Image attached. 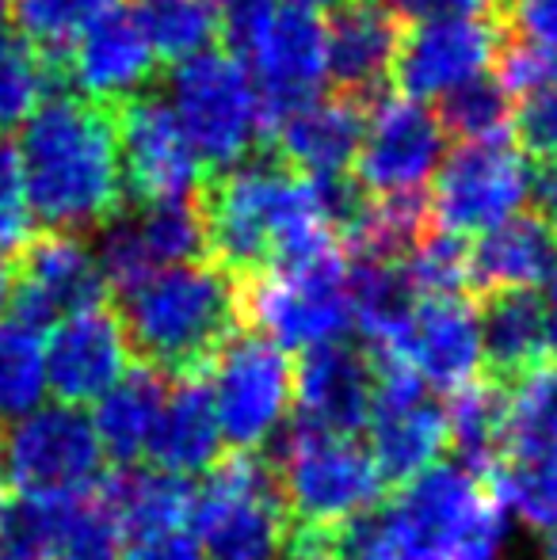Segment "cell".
Wrapping results in <instances>:
<instances>
[{
	"mask_svg": "<svg viewBox=\"0 0 557 560\" xmlns=\"http://www.w3.org/2000/svg\"><path fill=\"white\" fill-rule=\"evenodd\" d=\"M202 225L214 264L241 282L264 271H298L336 256L340 236L321 207L317 179L282 161H245L202 191Z\"/></svg>",
	"mask_w": 557,
	"mask_h": 560,
	"instance_id": "cell-1",
	"label": "cell"
},
{
	"mask_svg": "<svg viewBox=\"0 0 557 560\" xmlns=\"http://www.w3.org/2000/svg\"><path fill=\"white\" fill-rule=\"evenodd\" d=\"M20 161L35 218L54 233L81 236L123 207V156L112 107L81 96H46L23 122Z\"/></svg>",
	"mask_w": 557,
	"mask_h": 560,
	"instance_id": "cell-2",
	"label": "cell"
},
{
	"mask_svg": "<svg viewBox=\"0 0 557 560\" xmlns=\"http://www.w3.org/2000/svg\"><path fill=\"white\" fill-rule=\"evenodd\" d=\"M119 298L130 354L172 382L207 377L245 332V282L210 259L169 267Z\"/></svg>",
	"mask_w": 557,
	"mask_h": 560,
	"instance_id": "cell-3",
	"label": "cell"
},
{
	"mask_svg": "<svg viewBox=\"0 0 557 560\" xmlns=\"http://www.w3.org/2000/svg\"><path fill=\"white\" fill-rule=\"evenodd\" d=\"M379 511L413 560H504L508 515L459 462L417 472Z\"/></svg>",
	"mask_w": 557,
	"mask_h": 560,
	"instance_id": "cell-4",
	"label": "cell"
},
{
	"mask_svg": "<svg viewBox=\"0 0 557 560\" xmlns=\"http://www.w3.org/2000/svg\"><path fill=\"white\" fill-rule=\"evenodd\" d=\"M260 454L276 465L294 526L340 530L386 495V480L359 439H328L290 420Z\"/></svg>",
	"mask_w": 557,
	"mask_h": 560,
	"instance_id": "cell-5",
	"label": "cell"
},
{
	"mask_svg": "<svg viewBox=\"0 0 557 560\" xmlns=\"http://www.w3.org/2000/svg\"><path fill=\"white\" fill-rule=\"evenodd\" d=\"M164 104L176 115L195 156L214 168H237L248 161L268 130V112L248 69L222 50H202L179 61L164 84Z\"/></svg>",
	"mask_w": 557,
	"mask_h": 560,
	"instance_id": "cell-6",
	"label": "cell"
},
{
	"mask_svg": "<svg viewBox=\"0 0 557 560\" xmlns=\"http://www.w3.org/2000/svg\"><path fill=\"white\" fill-rule=\"evenodd\" d=\"M192 530L210 560H279L290 534V511L279 472L268 457L230 454L195 488Z\"/></svg>",
	"mask_w": 557,
	"mask_h": 560,
	"instance_id": "cell-7",
	"label": "cell"
},
{
	"mask_svg": "<svg viewBox=\"0 0 557 560\" xmlns=\"http://www.w3.org/2000/svg\"><path fill=\"white\" fill-rule=\"evenodd\" d=\"M225 35L245 58V69H253L248 77H256L253 84L264 100L268 122H279L294 107L321 96V84L328 81V38L321 15L245 0L233 8Z\"/></svg>",
	"mask_w": 557,
	"mask_h": 560,
	"instance_id": "cell-8",
	"label": "cell"
},
{
	"mask_svg": "<svg viewBox=\"0 0 557 560\" xmlns=\"http://www.w3.org/2000/svg\"><path fill=\"white\" fill-rule=\"evenodd\" d=\"M104 446L81 408L43 405L0 428V492L77 500L104 480Z\"/></svg>",
	"mask_w": 557,
	"mask_h": 560,
	"instance_id": "cell-9",
	"label": "cell"
},
{
	"mask_svg": "<svg viewBox=\"0 0 557 560\" xmlns=\"http://www.w3.org/2000/svg\"><path fill=\"white\" fill-rule=\"evenodd\" d=\"M279 351H313L351 332L348 256L321 259L298 271H264L245 282V328Z\"/></svg>",
	"mask_w": 557,
	"mask_h": 560,
	"instance_id": "cell-10",
	"label": "cell"
},
{
	"mask_svg": "<svg viewBox=\"0 0 557 560\" xmlns=\"http://www.w3.org/2000/svg\"><path fill=\"white\" fill-rule=\"evenodd\" d=\"M535 164L512 138L497 141H466L451 156H443L431 187L428 214L436 229L454 236H481L500 222L520 214L531 199Z\"/></svg>",
	"mask_w": 557,
	"mask_h": 560,
	"instance_id": "cell-11",
	"label": "cell"
},
{
	"mask_svg": "<svg viewBox=\"0 0 557 560\" xmlns=\"http://www.w3.org/2000/svg\"><path fill=\"white\" fill-rule=\"evenodd\" d=\"M222 443L233 454H256L282 428L294 405V366L287 351L256 332H241L207 374Z\"/></svg>",
	"mask_w": 557,
	"mask_h": 560,
	"instance_id": "cell-12",
	"label": "cell"
},
{
	"mask_svg": "<svg viewBox=\"0 0 557 560\" xmlns=\"http://www.w3.org/2000/svg\"><path fill=\"white\" fill-rule=\"evenodd\" d=\"M374 359V412L367 423V450L386 485L402 488L431 469L446 450V412L405 362Z\"/></svg>",
	"mask_w": 557,
	"mask_h": 560,
	"instance_id": "cell-13",
	"label": "cell"
},
{
	"mask_svg": "<svg viewBox=\"0 0 557 560\" xmlns=\"http://www.w3.org/2000/svg\"><path fill=\"white\" fill-rule=\"evenodd\" d=\"M443 149L446 130L431 107L405 96H382L367 107V130L351 179L371 199H413L436 179Z\"/></svg>",
	"mask_w": 557,
	"mask_h": 560,
	"instance_id": "cell-14",
	"label": "cell"
},
{
	"mask_svg": "<svg viewBox=\"0 0 557 560\" xmlns=\"http://www.w3.org/2000/svg\"><path fill=\"white\" fill-rule=\"evenodd\" d=\"M96 259L104 282L119 294L135 290L138 282L169 271L179 264H195L207 252V225L195 199L187 202H156L115 214L100 225Z\"/></svg>",
	"mask_w": 557,
	"mask_h": 560,
	"instance_id": "cell-15",
	"label": "cell"
},
{
	"mask_svg": "<svg viewBox=\"0 0 557 560\" xmlns=\"http://www.w3.org/2000/svg\"><path fill=\"white\" fill-rule=\"evenodd\" d=\"M107 282L100 259L81 236L46 233L20 252V271L12 279V317L27 332L61 325L84 310L104 305Z\"/></svg>",
	"mask_w": 557,
	"mask_h": 560,
	"instance_id": "cell-16",
	"label": "cell"
},
{
	"mask_svg": "<svg viewBox=\"0 0 557 560\" xmlns=\"http://www.w3.org/2000/svg\"><path fill=\"white\" fill-rule=\"evenodd\" d=\"M123 187L138 207L187 202L202 184V161L161 96H138L115 112Z\"/></svg>",
	"mask_w": 557,
	"mask_h": 560,
	"instance_id": "cell-17",
	"label": "cell"
},
{
	"mask_svg": "<svg viewBox=\"0 0 557 560\" xmlns=\"http://www.w3.org/2000/svg\"><path fill=\"white\" fill-rule=\"evenodd\" d=\"M500 54V27L489 20H423L402 35L394 61L397 96L446 100L481 81Z\"/></svg>",
	"mask_w": 557,
	"mask_h": 560,
	"instance_id": "cell-18",
	"label": "cell"
},
{
	"mask_svg": "<svg viewBox=\"0 0 557 560\" xmlns=\"http://www.w3.org/2000/svg\"><path fill=\"white\" fill-rule=\"evenodd\" d=\"M374 412V359L351 339L302 351L294 366V423L328 439H356Z\"/></svg>",
	"mask_w": 557,
	"mask_h": 560,
	"instance_id": "cell-19",
	"label": "cell"
},
{
	"mask_svg": "<svg viewBox=\"0 0 557 560\" xmlns=\"http://www.w3.org/2000/svg\"><path fill=\"white\" fill-rule=\"evenodd\" d=\"M43 362L46 393H54L58 405L81 408L104 400L130 370V343L119 313L96 305L54 325Z\"/></svg>",
	"mask_w": 557,
	"mask_h": 560,
	"instance_id": "cell-20",
	"label": "cell"
},
{
	"mask_svg": "<svg viewBox=\"0 0 557 560\" xmlns=\"http://www.w3.org/2000/svg\"><path fill=\"white\" fill-rule=\"evenodd\" d=\"M386 359L405 362L428 389L459 393L462 385L477 382L485 366L477 305L462 294L420 298L394 354Z\"/></svg>",
	"mask_w": 557,
	"mask_h": 560,
	"instance_id": "cell-21",
	"label": "cell"
},
{
	"mask_svg": "<svg viewBox=\"0 0 557 560\" xmlns=\"http://www.w3.org/2000/svg\"><path fill=\"white\" fill-rule=\"evenodd\" d=\"M66 73L77 84L81 100L119 112L123 104L141 96L156 73V58L141 38L135 15L123 4H107L96 20L84 27V35L69 46Z\"/></svg>",
	"mask_w": 557,
	"mask_h": 560,
	"instance_id": "cell-22",
	"label": "cell"
},
{
	"mask_svg": "<svg viewBox=\"0 0 557 560\" xmlns=\"http://www.w3.org/2000/svg\"><path fill=\"white\" fill-rule=\"evenodd\" d=\"M328 38V77L336 92L351 100H374L382 84L394 77L402 23L379 0H348L325 23Z\"/></svg>",
	"mask_w": 557,
	"mask_h": 560,
	"instance_id": "cell-23",
	"label": "cell"
},
{
	"mask_svg": "<svg viewBox=\"0 0 557 560\" xmlns=\"http://www.w3.org/2000/svg\"><path fill=\"white\" fill-rule=\"evenodd\" d=\"M367 130V104L351 96H317L313 104L294 107L279 118L276 145L279 161L294 168L298 176H344L348 164L363 145Z\"/></svg>",
	"mask_w": 557,
	"mask_h": 560,
	"instance_id": "cell-24",
	"label": "cell"
},
{
	"mask_svg": "<svg viewBox=\"0 0 557 560\" xmlns=\"http://www.w3.org/2000/svg\"><path fill=\"white\" fill-rule=\"evenodd\" d=\"M557 271V229L538 214H515L469 244V287L481 294L535 290Z\"/></svg>",
	"mask_w": 557,
	"mask_h": 560,
	"instance_id": "cell-25",
	"label": "cell"
},
{
	"mask_svg": "<svg viewBox=\"0 0 557 560\" xmlns=\"http://www.w3.org/2000/svg\"><path fill=\"white\" fill-rule=\"evenodd\" d=\"M96 500L112 511L123 538H161L192 523L195 485L153 465H123V469L104 472Z\"/></svg>",
	"mask_w": 557,
	"mask_h": 560,
	"instance_id": "cell-26",
	"label": "cell"
},
{
	"mask_svg": "<svg viewBox=\"0 0 557 560\" xmlns=\"http://www.w3.org/2000/svg\"><path fill=\"white\" fill-rule=\"evenodd\" d=\"M222 446V428H218L207 377L172 382L169 400L161 408V420H156L146 446V457L153 462V469L176 472V477L210 472L222 462L218 457Z\"/></svg>",
	"mask_w": 557,
	"mask_h": 560,
	"instance_id": "cell-27",
	"label": "cell"
},
{
	"mask_svg": "<svg viewBox=\"0 0 557 560\" xmlns=\"http://www.w3.org/2000/svg\"><path fill=\"white\" fill-rule=\"evenodd\" d=\"M481 320V359L485 377L500 385L520 382L527 370L546 362L550 336H546V310L535 290H508L489 294L477 310Z\"/></svg>",
	"mask_w": 557,
	"mask_h": 560,
	"instance_id": "cell-28",
	"label": "cell"
},
{
	"mask_svg": "<svg viewBox=\"0 0 557 560\" xmlns=\"http://www.w3.org/2000/svg\"><path fill=\"white\" fill-rule=\"evenodd\" d=\"M169 389H172V377L156 374V370L138 362V366L127 370V377H123L104 400H96L92 428H96L104 457H112L115 469H123V465H141L149 435H153L164 400H169Z\"/></svg>",
	"mask_w": 557,
	"mask_h": 560,
	"instance_id": "cell-29",
	"label": "cell"
},
{
	"mask_svg": "<svg viewBox=\"0 0 557 560\" xmlns=\"http://www.w3.org/2000/svg\"><path fill=\"white\" fill-rule=\"evenodd\" d=\"M504 457L557 469V359L538 362L508 385Z\"/></svg>",
	"mask_w": 557,
	"mask_h": 560,
	"instance_id": "cell-30",
	"label": "cell"
},
{
	"mask_svg": "<svg viewBox=\"0 0 557 560\" xmlns=\"http://www.w3.org/2000/svg\"><path fill=\"white\" fill-rule=\"evenodd\" d=\"M504 405L508 385L492 377H477L451 393V400L443 405L446 446H454L462 469L485 477L504 457Z\"/></svg>",
	"mask_w": 557,
	"mask_h": 560,
	"instance_id": "cell-31",
	"label": "cell"
},
{
	"mask_svg": "<svg viewBox=\"0 0 557 560\" xmlns=\"http://www.w3.org/2000/svg\"><path fill=\"white\" fill-rule=\"evenodd\" d=\"M130 15H135L153 58L176 61V66L210 50L218 27H222L207 0H135Z\"/></svg>",
	"mask_w": 557,
	"mask_h": 560,
	"instance_id": "cell-32",
	"label": "cell"
},
{
	"mask_svg": "<svg viewBox=\"0 0 557 560\" xmlns=\"http://www.w3.org/2000/svg\"><path fill=\"white\" fill-rule=\"evenodd\" d=\"M58 77V61H50L23 35L0 27V130L27 122L43 107L46 92Z\"/></svg>",
	"mask_w": 557,
	"mask_h": 560,
	"instance_id": "cell-33",
	"label": "cell"
},
{
	"mask_svg": "<svg viewBox=\"0 0 557 560\" xmlns=\"http://www.w3.org/2000/svg\"><path fill=\"white\" fill-rule=\"evenodd\" d=\"M481 480L504 515L520 518L523 526L554 538L557 534V469L500 457Z\"/></svg>",
	"mask_w": 557,
	"mask_h": 560,
	"instance_id": "cell-34",
	"label": "cell"
},
{
	"mask_svg": "<svg viewBox=\"0 0 557 560\" xmlns=\"http://www.w3.org/2000/svg\"><path fill=\"white\" fill-rule=\"evenodd\" d=\"M46 397V362L35 332L12 325L0 328V428L23 420Z\"/></svg>",
	"mask_w": 557,
	"mask_h": 560,
	"instance_id": "cell-35",
	"label": "cell"
},
{
	"mask_svg": "<svg viewBox=\"0 0 557 560\" xmlns=\"http://www.w3.org/2000/svg\"><path fill=\"white\" fill-rule=\"evenodd\" d=\"M107 4L112 0H12V15L20 23V35L61 66L69 46Z\"/></svg>",
	"mask_w": 557,
	"mask_h": 560,
	"instance_id": "cell-36",
	"label": "cell"
},
{
	"mask_svg": "<svg viewBox=\"0 0 557 560\" xmlns=\"http://www.w3.org/2000/svg\"><path fill=\"white\" fill-rule=\"evenodd\" d=\"M402 267L417 298L462 294V287H469V244L443 229H428L402 259Z\"/></svg>",
	"mask_w": 557,
	"mask_h": 560,
	"instance_id": "cell-37",
	"label": "cell"
},
{
	"mask_svg": "<svg viewBox=\"0 0 557 560\" xmlns=\"http://www.w3.org/2000/svg\"><path fill=\"white\" fill-rule=\"evenodd\" d=\"M436 115L446 133L462 138V145H466V141H497V138H508L512 100H508V92L500 89L497 81L481 77V81L466 84V89H459L454 96H446Z\"/></svg>",
	"mask_w": 557,
	"mask_h": 560,
	"instance_id": "cell-38",
	"label": "cell"
},
{
	"mask_svg": "<svg viewBox=\"0 0 557 560\" xmlns=\"http://www.w3.org/2000/svg\"><path fill=\"white\" fill-rule=\"evenodd\" d=\"M123 557V530L112 511L92 495L69 503L61 530L54 538L46 560H119Z\"/></svg>",
	"mask_w": 557,
	"mask_h": 560,
	"instance_id": "cell-39",
	"label": "cell"
},
{
	"mask_svg": "<svg viewBox=\"0 0 557 560\" xmlns=\"http://www.w3.org/2000/svg\"><path fill=\"white\" fill-rule=\"evenodd\" d=\"M31 241H35V210H31L20 149L0 138V259L8 252H23Z\"/></svg>",
	"mask_w": 557,
	"mask_h": 560,
	"instance_id": "cell-40",
	"label": "cell"
},
{
	"mask_svg": "<svg viewBox=\"0 0 557 560\" xmlns=\"http://www.w3.org/2000/svg\"><path fill=\"white\" fill-rule=\"evenodd\" d=\"M497 84L508 92V100H531L557 89V54L527 38L500 43L497 54Z\"/></svg>",
	"mask_w": 557,
	"mask_h": 560,
	"instance_id": "cell-41",
	"label": "cell"
},
{
	"mask_svg": "<svg viewBox=\"0 0 557 560\" xmlns=\"http://www.w3.org/2000/svg\"><path fill=\"white\" fill-rule=\"evenodd\" d=\"M336 560H413L386 526L382 511H367V515L351 518L348 526L336 530Z\"/></svg>",
	"mask_w": 557,
	"mask_h": 560,
	"instance_id": "cell-42",
	"label": "cell"
},
{
	"mask_svg": "<svg viewBox=\"0 0 557 560\" xmlns=\"http://www.w3.org/2000/svg\"><path fill=\"white\" fill-rule=\"evenodd\" d=\"M515 130H520L527 153L557 161V89L523 100L520 115H515Z\"/></svg>",
	"mask_w": 557,
	"mask_h": 560,
	"instance_id": "cell-43",
	"label": "cell"
},
{
	"mask_svg": "<svg viewBox=\"0 0 557 560\" xmlns=\"http://www.w3.org/2000/svg\"><path fill=\"white\" fill-rule=\"evenodd\" d=\"M390 15L409 23L423 20H485L500 0H379Z\"/></svg>",
	"mask_w": 557,
	"mask_h": 560,
	"instance_id": "cell-44",
	"label": "cell"
},
{
	"mask_svg": "<svg viewBox=\"0 0 557 560\" xmlns=\"http://www.w3.org/2000/svg\"><path fill=\"white\" fill-rule=\"evenodd\" d=\"M508 23L520 31V38L557 54V0H512Z\"/></svg>",
	"mask_w": 557,
	"mask_h": 560,
	"instance_id": "cell-45",
	"label": "cell"
},
{
	"mask_svg": "<svg viewBox=\"0 0 557 560\" xmlns=\"http://www.w3.org/2000/svg\"><path fill=\"white\" fill-rule=\"evenodd\" d=\"M119 560H202L199 546L187 530L161 534V538H138L123 549Z\"/></svg>",
	"mask_w": 557,
	"mask_h": 560,
	"instance_id": "cell-46",
	"label": "cell"
},
{
	"mask_svg": "<svg viewBox=\"0 0 557 560\" xmlns=\"http://www.w3.org/2000/svg\"><path fill=\"white\" fill-rule=\"evenodd\" d=\"M279 560H336V530H310L290 523Z\"/></svg>",
	"mask_w": 557,
	"mask_h": 560,
	"instance_id": "cell-47",
	"label": "cell"
},
{
	"mask_svg": "<svg viewBox=\"0 0 557 560\" xmlns=\"http://www.w3.org/2000/svg\"><path fill=\"white\" fill-rule=\"evenodd\" d=\"M531 199H535V207H538L535 214L557 229V161H543L535 168V179H531Z\"/></svg>",
	"mask_w": 557,
	"mask_h": 560,
	"instance_id": "cell-48",
	"label": "cell"
},
{
	"mask_svg": "<svg viewBox=\"0 0 557 560\" xmlns=\"http://www.w3.org/2000/svg\"><path fill=\"white\" fill-rule=\"evenodd\" d=\"M546 336H550V347L557 351V271L550 275V282H546Z\"/></svg>",
	"mask_w": 557,
	"mask_h": 560,
	"instance_id": "cell-49",
	"label": "cell"
},
{
	"mask_svg": "<svg viewBox=\"0 0 557 560\" xmlns=\"http://www.w3.org/2000/svg\"><path fill=\"white\" fill-rule=\"evenodd\" d=\"M279 4H287V8H302V12H313L317 15V8H340V4H348V0H279Z\"/></svg>",
	"mask_w": 557,
	"mask_h": 560,
	"instance_id": "cell-50",
	"label": "cell"
},
{
	"mask_svg": "<svg viewBox=\"0 0 557 560\" xmlns=\"http://www.w3.org/2000/svg\"><path fill=\"white\" fill-rule=\"evenodd\" d=\"M8 302H12V271H8V264L0 259V313L8 310Z\"/></svg>",
	"mask_w": 557,
	"mask_h": 560,
	"instance_id": "cell-51",
	"label": "cell"
},
{
	"mask_svg": "<svg viewBox=\"0 0 557 560\" xmlns=\"http://www.w3.org/2000/svg\"><path fill=\"white\" fill-rule=\"evenodd\" d=\"M8 12H12V0H0V23H4Z\"/></svg>",
	"mask_w": 557,
	"mask_h": 560,
	"instance_id": "cell-52",
	"label": "cell"
},
{
	"mask_svg": "<svg viewBox=\"0 0 557 560\" xmlns=\"http://www.w3.org/2000/svg\"><path fill=\"white\" fill-rule=\"evenodd\" d=\"M207 4H233L237 8V4H245V0H207Z\"/></svg>",
	"mask_w": 557,
	"mask_h": 560,
	"instance_id": "cell-53",
	"label": "cell"
}]
</instances>
